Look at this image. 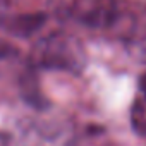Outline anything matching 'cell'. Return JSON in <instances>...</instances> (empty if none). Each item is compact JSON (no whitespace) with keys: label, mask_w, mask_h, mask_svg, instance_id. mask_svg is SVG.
Instances as JSON below:
<instances>
[{"label":"cell","mask_w":146,"mask_h":146,"mask_svg":"<svg viewBox=\"0 0 146 146\" xmlns=\"http://www.w3.org/2000/svg\"><path fill=\"white\" fill-rule=\"evenodd\" d=\"M139 90H141V93L146 96V72L139 78Z\"/></svg>","instance_id":"5b68a950"},{"label":"cell","mask_w":146,"mask_h":146,"mask_svg":"<svg viewBox=\"0 0 146 146\" xmlns=\"http://www.w3.org/2000/svg\"><path fill=\"white\" fill-rule=\"evenodd\" d=\"M131 124L137 134L146 136V96L137 98L131 108Z\"/></svg>","instance_id":"277c9868"},{"label":"cell","mask_w":146,"mask_h":146,"mask_svg":"<svg viewBox=\"0 0 146 146\" xmlns=\"http://www.w3.org/2000/svg\"><path fill=\"white\" fill-rule=\"evenodd\" d=\"M33 62L45 69L81 72L86 64V57L79 40L57 33L36 45L33 52Z\"/></svg>","instance_id":"6da1fadb"},{"label":"cell","mask_w":146,"mask_h":146,"mask_svg":"<svg viewBox=\"0 0 146 146\" xmlns=\"http://www.w3.org/2000/svg\"><path fill=\"white\" fill-rule=\"evenodd\" d=\"M72 16L91 29H105L117 17V0H74Z\"/></svg>","instance_id":"7a4b0ae2"},{"label":"cell","mask_w":146,"mask_h":146,"mask_svg":"<svg viewBox=\"0 0 146 146\" xmlns=\"http://www.w3.org/2000/svg\"><path fill=\"white\" fill-rule=\"evenodd\" d=\"M45 19L46 17L40 12L38 14H19V16L4 19L2 24H4V29L9 31L11 35L19 36V38H28L43 26Z\"/></svg>","instance_id":"3957f363"}]
</instances>
